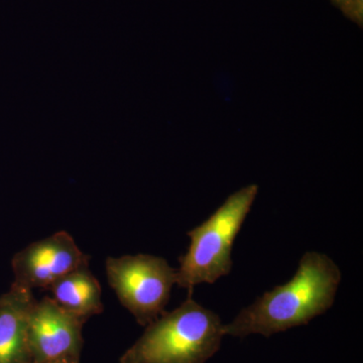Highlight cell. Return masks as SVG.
Instances as JSON below:
<instances>
[{
    "mask_svg": "<svg viewBox=\"0 0 363 363\" xmlns=\"http://www.w3.org/2000/svg\"><path fill=\"white\" fill-rule=\"evenodd\" d=\"M33 291L14 283L0 297V363H33L28 339Z\"/></svg>",
    "mask_w": 363,
    "mask_h": 363,
    "instance_id": "obj_7",
    "label": "cell"
},
{
    "mask_svg": "<svg viewBox=\"0 0 363 363\" xmlns=\"http://www.w3.org/2000/svg\"><path fill=\"white\" fill-rule=\"evenodd\" d=\"M351 21L360 26L363 23V0H332Z\"/></svg>",
    "mask_w": 363,
    "mask_h": 363,
    "instance_id": "obj_9",
    "label": "cell"
},
{
    "mask_svg": "<svg viewBox=\"0 0 363 363\" xmlns=\"http://www.w3.org/2000/svg\"><path fill=\"white\" fill-rule=\"evenodd\" d=\"M259 193L255 184L229 196L206 221L189 231L187 252L179 259L176 285L192 294L195 286L214 284L233 269L231 252L236 236Z\"/></svg>",
    "mask_w": 363,
    "mask_h": 363,
    "instance_id": "obj_3",
    "label": "cell"
},
{
    "mask_svg": "<svg viewBox=\"0 0 363 363\" xmlns=\"http://www.w3.org/2000/svg\"><path fill=\"white\" fill-rule=\"evenodd\" d=\"M342 274L324 253L307 252L291 281L277 286L243 308L224 325V335L245 338L252 334H274L302 326L328 311L335 302Z\"/></svg>",
    "mask_w": 363,
    "mask_h": 363,
    "instance_id": "obj_1",
    "label": "cell"
},
{
    "mask_svg": "<svg viewBox=\"0 0 363 363\" xmlns=\"http://www.w3.org/2000/svg\"><path fill=\"white\" fill-rule=\"evenodd\" d=\"M191 295L177 309L164 311L145 326L119 363H206L213 357L225 336L224 324Z\"/></svg>",
    "mask_w": 363,
    "mask_h": 363,
    "instance_id": "obj_2",
    "label": "cell"
},
{
    "mask_svg": "<svg viewBox=\"0 0 363 363\" xmlns=\"http://www.w3.org/2000/svg\"><path fill=\"white\" fill-rule=\"evenodd\" d=\"M80 318L62 308L52 297L35 300L28 319V339L33 363L58 360L80 362L83 326Z\"/></svg>",
    "mask_w": 363,
    "mask_h": 363,
    "instance_id": "obj_5",
    "label": "cell"
},
{
    "mask_svg": "<svg viewBox=\"0 0 363 363\" xmlns=\"http://www.w3.org/2000/svg\"><path fill=\"white\" fill-rule=\"evenodd\" d=\"M89 260L70 234L58 231L16 253L13 260L16 284L30 291L49 290L62 277Z\"/></svg>",
    "mask_w": 363,
    "mask_h": 363,
    "instance_id": "obj_6",
    "label": "cell"
},
{
    "mask_svg": "<svg viewBox=\"0 0 363 363\" xmlns=\"http://www.w3.org/2000/svg\"><path fill=\"white\" fill-rule=\"evenodd\" d=\"M80 362H76V360H68V359H64V360H58V362H47V363H79Z\"/></svg>",
    "mask_w": 363,
    "mask_h": 363,
    "instance_id": "obj_10",
    "label": "cell"
},
{
    "mask_svg": "<svg viewBox=\"0 0 363 363\" xmlns=\"http://www.w3.org/2000/svg\"><path fill=\"white\" fill-rule=\"evenodd\" d=\"M49 290L62 308L83 321L87 322L91 317L104 312L101 285L90 271L89 264L68 272Z\"/></svg>",
    "mask_w": 363,
    "mask_h": 363,
    "instance_id": "obj_8",
    "label": "cell"
},
{
    "mask_svg": "<svg viewBox=\"0 0 363 363\" xmlns=\"http://www.w3.org/2000/svg\"><path fill=\"white\" fill-rule=\"evenodd\" d=\"M105 271L119 302L142 326L164 312L177 283V269L156 255L109 257L105 260Z\"/></svg>",
    "mask_w": 363,
    "mask_h": 363,
    "instance_id": "obj_4",
    "label": "cell"
}]
</instances>
